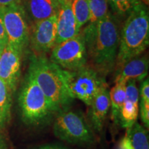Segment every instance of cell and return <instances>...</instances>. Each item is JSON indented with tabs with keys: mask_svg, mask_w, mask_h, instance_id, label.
I'll list each match as a JSON object with an SVG mask.
<instances>
[{
	"mask_svg": "<svg viewBox=\"0 0 149 149\" xmlns=\"http://www.w3.org/2000/svg\"><path fill=\"white\" fill-rule=\"evenodd\" d=\"M81 32L84 37L88 60L91 67L105 76L115 69L120 28L111 12L97 23L88 24Z\"/></svg>",
	"mask_w": 149,
	"mask_h": 149,
	"instance_id": "6da1fadb",
	"label": "cell"
},
{
	"mask_svg": "<svg viewBox=\"0 0 149 149\" xmlns=\"http://www.w3.org/2000/svg\"><path fill=\"white\" fill-rule=\"evenodd\" d=\"M148 44V11L146 5L141 1L128 15L120 31L115 72L127 61L142 54Z\"/></svg>",
	"mask_w": 149,
	"mask_h": 149,
	"instance_id": "7a4b0ae2",
	"label": "cell"
},
{
	"mask_svg": "<svg viewBox=\"0 0 149 149\" xmlns=\"http://www.w3.org/2000/svg\"><path fill=\"white\" fill-rule=\"evenodd\" d=\"M30 72L42 89L57 114L68 109L73 100L70 97L64 83L61 68L46 55H33L31 57Z\"/></svg>",
	"mask_w": 149,
	"mask_h": 149,
	"instance_id": "3957f363",
	"label": "cell"
},
{
	"mask_svg": "<svg viewBox=\"0 0 149 149\" xmlns=\"http://www.w3.org/2000/svg\"><path fill=\"white\" fill-rule=\"evenodd\" d=\"M18 103L22 121L27 125H46L56 115L51 103L29 71L19 93Z\"/></svg>",
	"mask_w": 149,
	"mask_h": 149,
	"instance_id": "277c9868",
	"label": "cell"
},
{
	"mask_svg": "<svg viewBox=\"0 0 149 149\" xmlns=\"http://www.w3.org/2000/svg\"><path fill=\"white\" fill-rule=\"evenodd\" d=\"M64 83L72 100L77 99L89 106L107 81L95 69L87 65L74 70L61 68Z\"/></svg>",
	"mask_w": 149,
	"mask_h": 149,
	"instance_id": "5b68a950",
	"label": "cell"
},
{
	"mask_svg": "<svg viewBox=\"0 0 149 149\" xmlns=\"http://www.w3.org/2000/svg\"><path fill=\"white\" fill-rule=\"evenodd\" d=\"M53 129L55 137L70 144L91 145L95 141L93 130L84 118L68 109L57 113Z\"/></svg>",
	"mask_w": 149,
	"mask_h": 149,
	"instance_id": "8992f818",
	"label": "cell"
},
{
	"mask_svg": "<svg viewBox=\"0 0 149 149\" xmlns=\"http://www.w3.org/2000/svg\"><path fill=\"white\" fill-rule=\"evenodd\" d=\"M7 44L23 53L29 44V19L22 3L1 7Z\"/></svg>",
	"mask_w": 149,
	"mask_h": 149,
	"instance_id": "52a82bcc",
	"label": "cell"
},
{
	"mask_svg": "<svg viewBox=\"0 0 149 149\" xmlns=\"http://www.w3.org/2000/svg\"><path fill=\"white\" fill-rule=\"evenodd\" d=\"M50 60L67 70L79 69L88 61L86 47L83 33L57 44L51 50Z\"/></svg>",
	"mask_w": 149,
	"mask_h": 149,
	"instance_id": "ba28073f",
	"label": "cell"
},
{
	"mask_svg": "<svg viewBox=\"0 0 149 149\" xmlns=\"http://www.w3.org/2000/svg\"><path fill=\"white\" fill-rule=\"evenodd\" d=\"M57 15L32 24L30 28L29 44L36 55H46L56 45Z\"/></svg>",
	"mask_w": 149,
	"mask_h": 149,
	"instance_id": "9c48e42d",
	"label": "cell"
},
{
	"mask_svg": "<svg viewBox=\"0 0 149 149\" xmlns=\"http://www.w3.org/2000/svg\"><path fill=\"white\" fill-rule=\"evenodd\" d=\"M22 55L23 53L6 44L0 56V79L13 93L17 89L21 75Z\"/></svg>",
	"mask_w": 149,
	"mask_h": 149,
	"instance_id": "30bf717a",
	"label": "cell"
},
{
	"mask_svg": "<svg viewBox=\"0 0 149 149\" xmlns=\"http://www.w3.org/2000/svg\"><path fill=\"white\" fill-rule=\"evenodd\" d=\"M80 31L72 13L71 3L64 0L57 14L56 44L76 36Z\"/></svg>",
	"mask_w": 149,
	"mask_h": 149,
	"instance_id": "8fae6325",
	"label": "cell"
},
{
	"mask_svg": "<svg viewBox=\"0 0 149 149\" xmlns=\"http://www.w3.org/2000/svg\"><path fill=\"white\" fill-rule=\"evenodd\" d=\"M88 111V117L93 129L100 132L103 129L104 122L111 108L108 84L104 85L93 99Z\"/></svg>",
	"mask_w": 149,
	"mask_h": 149,
	"instance_id": "7c38bea8",
	"label": "cell"
},
{
	"mask_svg": "<svg viewBox=\"0 0 149 149\" xmlns=\"http://www.w3.org/2000/svg\"><path fill=\"white\" fill-rule=\"evenodd\" d=\"M139 89L136 81L128 80L126 83V100L121 111L120 124L128 128L137 122L139 114Z\"/></svg>",
	"mask_w": 149,
	"mask_h": 149,
	"instance_id": "4fadbf2b",
	"label": "cell"
},
{
	"mask_svg": "<svg viewBox=\"0 0 149 149\" xmlns=\"http://www.w3.org/2000/svg\"><path fill=\"white\" fill-rule=\"evenodd\" d=\"M64 0H23L29 20L32 24L44 20L57 14Z\"/></svg>",
	"mask_w": 149,
	"mask_h": 149,
	"instance_id": "5bb4252c",
	"label": "cell"
},
{
	"mask_svg": "<svg viewBox=\"0 0 149 149\" xmlns=\"http://www.w3.org/2000/svg\"><path fill=\"white\" fill-rule=\"evenodd\" d=\"M148 58L146 55L136 57L124 64L115 72V82H126L128 80L143 81L148 75Z\"/></svg>",
	"mask_w": 149,
	"mask_h": 149,
	"instance_id": "9a60e30c",
	"label": "cell"
},
{
	"mask_svg": "<svg viewBox=\"0 0 149 149\" xmlns=\"http://www.w3.org/2000/svg\"><path fill=\"white\" fill-rule=\"evenodd\" d=\"M126 83L122 81L116 82L109 91L111 119L117 124H120L121 111L126 100Z\"/></svg>",
	"mask_w": 149,
	"mask_h": 149,
	"instance_id": "2e32d148",
	"label": "cell"
},
{
	"mask_svg": "<svg viewBox=\"0 0 149 149\" xmlns=\"http://www.w3.org/2000/svg\"><path fill=\"white\" fill-rule=\"evenodd\" d=\"M125 137L131 149H149L148 132L138 122L127 128Z\"/></svg>",
	"mask_w": 149,
	"mask_h": 149,
	"instance_id": "e0dca14e",
	"label": "cell"
},
{
	"mask_svg": "<svg viewBox=\"0 0 149 149\" xmlns=\"http://www.w3.org/2000/svg\"><path fill=\"white\" fill-rule=\"evenodd\" d=\"M12 93L8 85L0 79V128H1L10 122Z\"/></svg>",
	"mask_w": 149,
	"mask_h": 149,
	"instance_id": "ac0fdd59",
	"label": "cell"
},
{
	"mask_svg": "<svg viewBox=\"0 0 149 149\" xmlns=\"http://www.w3.org/2000/svg\"><path fill=\"white\" fill-rule=\"evenodd\" d=\"M108 0H89L88 24L97 23L109 13Z\"/></svg>",
	"mask_w": 149,
	"mask_h": 149,
	"instance_id": "d6986e66",
	"label": "cell"
},
{
	"mask_svg": "<svg viewBox=\"0 0 149 149\" xmlns=\"http://www.w3.org/2000/svg\"><path fill=\"white\" fill-rule=\"evenodd\" d=\"M71 8L77 26L81 30L89 19V0H72Z\"/></svg>",
	"mask_w": 149,
	"mask_h": 149,
	"instance_id": "ffe728a7",
	"label": "cell"
},
{
	"mask_svg": "<svg viewBox=\"0 0 149 149\" xmlns=\"http://www.w3.org/2000/svg\"><path fill=\"white\" fill-rule=\"evenodd\" d=\"M112 10L117 15L124 16L130 13L137 4L139 0H108Z\"/></svg>",
	"mask_w": 149,
	"mask_h": 149,
	"instance_id": "44dd1931",
	"label": "cell"
},
{
	"mask_svg": "<svg viewBox=\"0 0 149 149\" xmlns=\"http://www.w3.org/2000/svg\"><path fill=\"white\" fill-rule=\"evenodd\" d=\"M141 119L144 123L145 127H149V102H144L140 101L139 105Z\"/></svg>",
	"mask_w": 149,
	"mask_h": 149,
	"instance_id": "7402d4cb",
	"label": "cell"
},
{
	"mask_svg": "<svg viewBox=\"0 0 149 149\" xmlns=\"http://www.w3.org/2000/svg\"><path fill=\"white\" fill-rule=\"evenodd\" d=\"M139 95L140 96L141 102H149V80L148 77L145 78L141 82Z\"/></svg>",
	"mask_w": 149,
	"mask_h": 149,
	"instance_id": "603a6c76",
	"label": "cell"
},
{
	"mask_svg": "<svg viewBox=\"0 0 149 149\" xmlns=\"http://www.w3.org/2000/svg\"><path fill=\"white\" fill-rule=\"evenodd\" d=\"M0 41L7 44V35L3 23L2 8H0Z\"/></svg>",
	"mask_w": 149,
	"mask_h": 149,
	"instance_id": "cb8c5ba5",
	"label": "cell"
},
{
	"mask_svg": "<svg viewBox=\"0 0 149 149\" xmlns=\"http://www.w3.org/2000/svg\"><path fill=\"white\" fill-rule=\"evenodd\" d=\"M33 149H70L68 147L60 146V145H56V144H46L40 146L37 148Z\"/></svg>",
	"mask_w": 149,
	"mask_h": 149,
	"instance_id": "d4e9b609",
	"label": "cell"
},
{
	"mask_svg": "<svg viewBox=\"0 0 149 149\" xmlns=\"http://www.w3.org/2000/svg\"><path fill=\"white\" fill-rule=\"evenodd\" d=\"M22 1L23 0H0V8L15 4V3H22Z\"/></svg>",
	"mask_w": 149,
	"mask_h": 149,
	"instance_id": "484cf974",
	"label": "cell"
},
{
	"mask_svg": "<svg viewBox=\"0 0 149 149\" xmlns=\"http://www.w3.org/2000/svg\"><path fill=\"white\" fill-rule=\"evenodd\" d=\"M116 149H131L125 136H124L122 140L118 143V144H117V146L116 147Z\"/></svg>",
	"mask_w": 149,
	"mask_h": 149,
	"instance_id": "4316f807",
	"label": "cell"
},
{
	"mask_svg": "<svg viewBox=\"0 0 149 149\" xmlns=\"http://www.w3.org/2000/svg\"><path fill=\"white\" fill-rule=\"evenodd\" d=\"M1 129V128H0V149H8L7 141Z\"/></svg>",
	"mask_w": 149,
	"mask_h": 149,
	"instance_id": "83f0119b",
	"label": "cell"
},
{
	"mask_svg": "<svg viewBox=\"0 0 149 149\" xmlns=\"http://www.w3.org/2000/svg\"><path fill=\"white\" fill-rule=\"evenodd\" d=\"M6 46V44L5 43L1 42V41H0V56H1V54H2Z\"/></svg>",
	"mask_w": 149,
	"mask_h": 149,
	"instance_id": "f1b7e54d",
	"label": "cell"
},
{
	"mask_svg": "<svg viewBox=\"0 0 149 149\" xmlns=\"http://www.w3.org/2000/svg\"><path fill=\"white\" fill-rule=\"evenodd\" d=\"M65 1H66V2H70V3H71L72 1V0H64Z\"/></svg>",
	"mask_w": 149,
	"mask_h": 149,
	"instance_id": "f546056e",
	"label": "cell"
}]
</instances>
